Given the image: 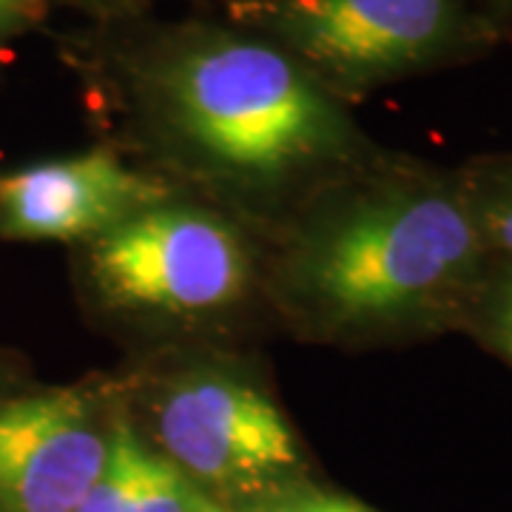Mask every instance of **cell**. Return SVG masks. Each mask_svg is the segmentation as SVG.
<instances>
[{
    "instance_id": "6da1fadb",
    "label": "cell",
    "mask_w": 512,
    "mask_h": 512,
    "mask_svg": "<svg viewBox=\"0 0 512 512\" xmlns=\"http://www.w3.org/2000/svg\"><path fill=\"white\" fill-rule=\"evenodd\" d=\"M83 49L140 143L205 183L276 194L342 177L373 151L348 103L228 20H109Z\"/></svg>"
},
{
    "instance_id": "7a4b0ae2",
    "label": "cell",
    "mask_w": 512,
    "mask_h": 512,
    "mask_svg": "<svg viewBox=\"0 0 512 512\" xmlns=\"http://www.w3.org/2000/svg\"><path fill=\"white\" fill-rule=\"evenodd\" d=\"M484 251L464 185L396 168L305 217L282 254L279 288L328 336H393L476 299Z\"/></svg>"
},
{
    "instance_id": "3957f363",
    "label": "cell",
    "mask_w": 512,
    "mask_h": 512,
    "mask_svg": "<svg viewBox=\"0 0 512 512\" xmlns=\"http://www.w3.org/2000/svg\"><path fill=\"white\" fill-rule=\"evenodd\" d=\"M222 15L276 43L342 103L464 63L501 37L476 0H225Z\"/></svg>"
},
{
    "instance_id": "277c9868",
    "label": "cell",
    "mask_w": 512,
    "mask_h": 512,
    "mask_svg": "<svg viewBox=\"0 0 512 512\" xmlns=\"http://www.w3.org/2000/svg\"><path fill=\"white\" fill-rule=\"evenodd\" d=\"M151 419L160 456L194 487L231 498L271 495L299 467L285 413L234 367L180 370L157 390Z\"/></svg>"
},
{
    "instance_id": "5b68a950",
    "label": "cell",
    "mask_w": 512,
    "mask_h": 512,
    "mask_svg": "<svg viewBox=\"0 0 512 512\" xmlns=\"http://www.w3.org/2000/svg\"><path fill=\"white\" fill-rule=\"evenodd\" d=\"M89 276L120 311L205 316L245 293L251 259L222 217L165 200L92 239Z\"/></svg>"
},
{
    "instance_id": "8992f818",
    "label": "cell",
    "mask_w": 512,
    "mask_h": 512,
    "mask_svg": "<svg viewBox=\"0 0 512 512\" xmlns=\"http://www.w3.org/2000/svg\"><path fill=\"white\" fill-rule=\"evenodd\" d=\"M111 430L86 390L0 396V512H74L109 458Z\"/></svg>"
},
{
    "instance_id": "52a82bcc",
    "label": "cell",
    "mask_w": 512,
    "mask_h": 512,
    "mask_svg": "<svg viewBox=\"0 0 512 512\" xmlns=\"http://www.w3.org/2000/svg\"><path fill=\"white\" fill-rule=\"evenodd\" d=\"M168 200L157 180L114 151L97 146L26 165L0 180V239L77 242L109 234Z\"/></svg>"
},
{
    "instance_id": "ba28073f",
    "label": "cell",
    "mask_w": 512,
    "mask_h": 512,
    "mask_svg": "<svg viewBox=\"0 0 512 512\" xmlns=\"http://www.w3.org/2000/svg\"><path fill=\"white\" fill-rule=\"evenodd\" d=\"M146 447L148 444H143L126 419H114L109 458L74 512H123L140 473Z\"/></svg>"
},
{
    "instance_id": "9c48e42d",
    "label": "cell",
    "mask_w": 512,
    "mask_h": 512,
    "mask_svg": "<svg viewBox=\"0 0 512 512\" xmlns=\"http://www.w3.org/2000/svg\"><path fill=\"white\" fill-rule=\"evenodd\" d=\"M470 183L464 188L484 245L507 254L512 262V160L484 163Z\"/></svg>"
},
{
    "instance_id": "30bf717a",
    "label": "cell",
    "mask_w": 512,
    "mask_h": 512,
    "mask_svg": "<svg viewBox=\"0 0 512 512\" xmlns=\"http://www.w3.org/2000/svg\"><path fill=\"white\" fill-rule=\"evenodd\" d=\"M208 495L157 450L146 447L137 481L131 487L123 512H200Z\"/></svg>"
},
{
    "instance_id": "8fae6325",
    "label": "cell",
    "mask_w": 512,
    "mask_h": 512,
    "mask_svg": "<svg viewBox=\"0 0 512 512\" xmlns=\"http://www.w3.org/2000/svg\"><path fill=\"white\" fill-rule=\"evenodd\" d=\"M478 322L487 342L512 365V262L487 288H478Z\"/></svg>"
},
{
    "instance_id": "7c38bea8",
    "label": "cell",
    "mask_w": 512,
    "mask_h": 512,
    "mask_svg": "<svg viewBox=\"0 0 512 512\" xmlns=\"http://www.w3.org/2000/svg\"><path fill=\"white\" fill-rule=\"evenodd\" d=\"M256 512H370L365 504L322 490H276L259 501Z\"/></svg>"
},
{
    "instance_id": "4fadbf2b",
    "label": "cell",
    "mask_w": 512,
    "mask_h": 512,
    "mask_svg": "<svg viewBox=\"0 0 512 512\" xmlns=\"http://www.w3.org/2000/svg\"><path fill=\"white\" fill-rule=\"evenodd\" d=\"M55 0H0V63L6 57V49L40 26Z\"/></svg>"
},
{
    "instance_id": "5bb4252c",
    "label": "cell",
    "mask_w": 512,
    "mask_h": 512,
    "mask_svg": "<svg viewBox=\"0 0 512 512\" xmlns=\"http://www.w3.org/2000/svg\"><path fill=\"white\" fill-rule=\"evenodd\" d=\"M69 3L86 9L100 23H109V20H126L143 15V9L151 0H69Z\"/></svg>"
},
{
    "instance_id": "9a60e30c",
    "label": "cell",
    "mask_w": 512,
    "mask_h": 512,
    "mask_svg": "<svg viewBox=\"0 0 512 512\" xmlns=\"http://www.w3.org/2000/svg\"><path fill=\"white\" fill-rule=\"evenodd\" d=\"M478 9L484 12V18L498 29V35H504L512 26V0H476Z\"/></svg>"
},
{
    "instance_id": "2e32d148",
    "label": "cell",
    "mask_w": 512,
    "mask_h": 512,
    "mask_svg": "<svg viewBox=\"0 0 512 512\" xmlns=\"http://www.w3.org/2000/svg\"><path fill=\"white\" fill-rule=\"evenodd\" d=\"M200 512H231V510H222V507H217V504H211V501H208Z\"/></svg>"
},
{
    "instance_id": "e0dca14e",
    "label": "cell",
    "mask_w": 512,
    "mask_h": 512,
    "mask_svg": "<svg viewBox=\"0 0 512 512\" xmlns=\"http://www.w3.org/2000/svg\"><path fill=\"white\" fill-rule=\"evenodd\" d=\"M0 387H3V367H0ZM0 396H3V390H0Z\"/></svg>"
}]
</instances>
